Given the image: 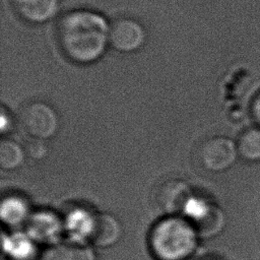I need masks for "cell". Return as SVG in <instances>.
I'll use <instances>...</instances> for the list:
<instances>
[{"instance_id":"3","label":"cell","mask_w":260,"mask_h":260,"mask_svg":"<svg viewBox=\"0 0 260 260\" xmlns=\"http://www.w3.org/2000/svg\"><path fill=\"white\" fill-rule=\"evenodd\" d=\"M18 121L22 129L31 137L44 140L54 136L59 119L55 110L44 102H30L21 108Z\"/></svg>"},{"instance_id":"10","label":"cell","mask_w":260,"mask_h":260,"mask_svg":"<svg viewBox=\"0 0 260 260\" xmlns=\"http://www.w3.org/2000/svg\"><path fill=\"white\" fill-rule=\"evenodd\" d=\"M63 229V222L52 212H38L27 219V230L32 240L49 242L58 238Z\"/></svg>"},{"instance_id":"9","label":"cell","mask_w":260,"mask_h":260,"mask_svg":"<svg viewBox=\"0 0 260 260\" xmlns=\"http://www.w3.org/2000/svg\"><path fill=\"white\" fill-rule=\"evenodd\" d=\"M121 234V225L116 217L106 212L93 215L88 235V239L93 245L101 248L110 247L118 242Z\"/></svg>"},{"instance_id":"13","label":"cell","mask_w":260,"mask_h":260,"mask_svg":"<svg viewBox=\"0 0 260 260\" xmlns=\"http://www.w3.org/2000/svg\"><path fill=\"white\" fill-rule=\"evenodd\" d=\"M2 220L9 225H18L28 219V207L19 197H7L1 205Z\"/></svg>"},{"instance_id":"14","label":"cell","mask_w":260,"mask_h":260,"mask_svg":"<svg viewBox=\"0 0 260 260\" xmlns=\"http://www.w3.org/2000/svg\"><path fill=\"white\" fill-rule=\"evenodd\" d=\"M24 159L23 148L12 139H2L0 143V166L5 171L20 167Z\"/></svg>"},{"instance_id":"11","label":"cell","mask_w":260,"mask_h":260,"mask_svg":"<svg viewBox=\"0 0 260 260\" xmlns=\"http://www.w3.org/2000/svg\"><path fill=\"white\" fill-rule=\"evenodd\" d=\"M42 260H96L92 249L80 244L60 243L49 248Z\"/></svg>"},{"instance_id":"8","label":"cell","mask_w":260,"mask_h":260,"mask_svg":"<svg viewBox=\"0 0 260 260\" xmlns=\"http://www.w3.org/2000/svg\"><path fill=\"white\" fill-rule=\"evenodd\" d=\"M15 13L24 21L34 24L50 20L57 12L58 0H11Z\"/></svg>"},{"instance_id":"16","label":"cell","mask_w":260,"mask_h":260,"mask_svg":"<svg viewBox=\"0 0 260 260\" xmlns=\"http://www.w3.org/2000/svg\"><path fill=\"white\" fill-rule=\"evenodd\" d=\"M3 246L7 253L20 259L28 257L34 250L32 239L20 234L7 238L3 237Z\"/></svg>"},{"instance_id":"17","label":"cell","mask_w":260,"mask_h":260,"mask_svg":"<svg viewBox=\"0 0 260 260\" xmlns=\"http://www.w3.org/2000/svg\"><path fill=\"white\" fill-rule=\"evenodd\" d=\"M12 127V120L10 116L8 115V112L5 111L4 108L1 109V131L2 133H5L6 131H9Z\"/></svg>"},{"instance_id":"5","label":"cell","mask_w":260,"mask_h":260,"mask_svg":"<svg viewBox=\"0 0 260 260\" xmlns=\"http://www.w3.org/2000/svg\"><path fill=\"white\" fill-rule=\"evenodd\" d=\"M146 39L144 26L133 17H118L110 22L109 45L122 53L140 49Z\"/></svg>"},{"instance_id":"7","label":"cell","mask_w":260,"mask_h":260,"mask_svg":"<svg viewBox=\"0 0 260 260\" xmlns=\"http://www.w3.org/2000/svg\"><path fill=\"white\" fill-rule=\"evenodd\" d=\"M184 213L190 219L199 237L209 238L216 235L223 225V215L215 206L204 200L192 197Z\"/></svg>"},{"instance_id":"15","label":"cell","mask_w":260,"mask_h":260,"mask_svg":"<svg viewBox=\"0 0 260 260\" xmlns=\"http://www.w3.org/2000/svg\"><path fill=\"white\" fill-rule=\"evenodd\" d=\"M93 215H89L83 210H75L69 213L66 221L63 223L64 229L70 232L72 235L87 237L90 232Z\"/></svg>"},{"instance_id":"1","label":"cell","mask_w":260,"mask_h":260,"mask_svg":"<svg viewBox=\"0 0 260 260\" xmlns=\"http://www.w3.org/2000/svg\"><path fill=\"white\" fill-rule=\"evenodd\" d=\"M110 22L98 11L72 9L58 20L56 39L64 56L77 64L99 60L109 46Z\"/></svg>"},{"instance_id":"12","label":"cell","mask_w":260,"mask_h":260,"mask_svg":"<svg viewBox=\"0 0 260 260\" xmlns=\"http://www.w3.org/2000/svg\"><path fill=\"white\" fill-rule=\"evenodd\" d=\"M238 155L249 161L260 160V128H248L236 141Z\"/></svg>"},{"instance_id":"2","label":"cell","mask_w":260,"mask_h":260,"mask_svg":"<svg viewBox=\"0 0 260 260\" xmlns=\"http://www.w3.org/2000/svg\"><path fill=\"white\" fill-rule=\"evenodd\" d=\"M198 237L189 220L167 215L150 230L148 244L157 260H186L195 251Z\"/></svg>"},{"instance_id":"4","label":"cell","mask_w":260,"mask_h":260,"mask_svg":"<svg viewBox=\"0 0 260 260\" xmlns=\"http://www.w3.org/2000/svg\"><path fill=\"white\" fill-rule=\"evenodd\" d=\"M237 155V146L232 139L213 136L199 145L196 156L203 169L210 172H222L234 164Z\"/></svg>"},{"instance_id":"6","label":"cell","mask_w":260,"mask_h":260,"mask_svg":"<svg viewBox=\"0 0 260 260\" xmlns=\"http://www.w3.org/2000/svg\"><path fill=\"white\" fill-rule=\"evenodd\" d=\"M193 197L190 185L181 179H168L160 183L154 192L156 207L167 215L184 212Z\"/></svg>"},{"instance_id":"18","label":"cell","mask_w":260,"mask_h":260,"mask_svg":"<svg viewBox=\"0 0 260 260\" xmlns=\"http://www.w3.org/2000/svg\"><path fill=\"white\" fill-rule=\"evenodd\" d=\"M252 115L260 128V94L254 100V103L252 106Z\"/></svg>"}]
</instances>
